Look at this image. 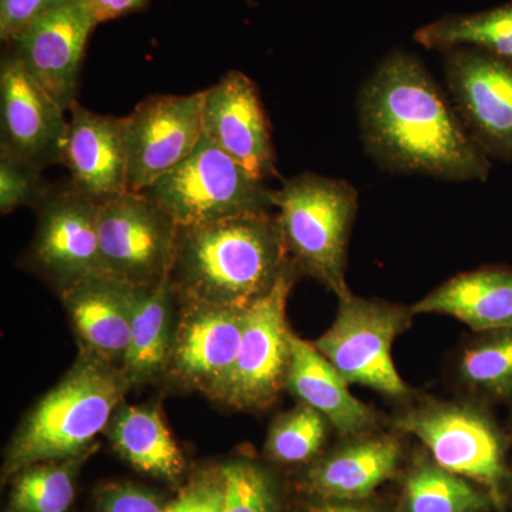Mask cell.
Instances as JSON below:
<instances>
[{
    "label": "cell",
    "instance_id": "obj_1",
    "mask_svg": "<svg viewBox=\"0 0 512 512\" xmlns=\"http://www.w3.org/2000/svg\"><path fill=\"white\" fill-rule=\"evenodd\" d=\"M369 153L389 170L448 181H485L487 153L474 140L417 57L394 52L359 99Z\"/></svg>",
    "mask_w": 512,
    "mask_h": 512
},
{
    "label": "cell",
    "instance_id": "obj_2",
    "mask_svg": "<svg viewBox=\"0 0 512 512\" xmlns=\"http://www.w3.org/2000/svg\"><path fill=\"white\" fill-rule=\"evenodd\" d=\"M291 269L271 212L178 227L170 279L178 301L245 309Z\"/></svg>",
    "mask_w": 512,
    "mask_h": 512
},
{
    "label": "cell",
    "instance_id": "obj_3",
    "mask_svg": "<svg viewBox=\"0 0 512 512\" xmlns=\"http://www.w3.org/2000/svg\"><path fill=\"white\" fill-rule=\"evenodd\" d=\"M130 389L121 369L80 352L20 423L6 451L5 476L35 464L86 457Z\"/></svg>",
    "mask_w": 512,
    "mask_h": 512
},
{
    "label": "cell",
    "instance_id": "obj_4",
    "mask_svg": "<svg viewBox=\"0 0 512 512\" xmlns=\"http://www.w3.org/2000/svg\"><path fill=\"white\" fill-rule=\"evenodd\" d=\"M357 201L348 181L313 173L296 175L276 191L275 217L293 265L338 298L350 291L346 261Z\"/></svg>",
    "mask_w": 512,
    "mask_h": 512
},
{
    "label": "cell",
    "instance_id": "obj_5",
    "mask_svg": "<svg viewBox=\"0 0 512 512\" xmlns=\"http://www.w3.org/2000/svg\"><path fill=\"white\" fill-rule=\"evenodd\" d=\"M392 427L419 439L439 466L481 485L501 504L512 474L507 437L483 402L426 397L397 413Z\"/></svg>",
    "mask_w": 512,
    "mask_h": 512
},
{
    "label": "cell",
    "instance_id": "obj_6",
    "mask_svg": "<svg viewBox=\"0 0 512 512\" xmlns=\"http://www.w3.org/2000/svg\"><path fill=\"white\" fill-rule=\"evenodd\" d=\"M178 227L271 214L276 191L202 134L190 156L143 191Z\"/></svg>",
    "mask_w": 512,
    "mask_h": 512
},
{
    "label": "cell",
    "instance_id": "obj_7",
    "mask_svg": "<svg viewBox=\"0 0 512 512\" xmlns=\"http://www.w3.org/2000/svg\"><path fill=\"white\" fill-rule=\"evenodd\" d=\"M412 308L348 292L338 298L330 328L313 343L350 384L404 400L410 389L397 372L392 348L412 325Z\"/></svg>",
    "mask_w": 512,
    "mask_h": 512
},
{
    "label": "cell",
    "instance_id": "obj_8",
    "mask_svg": "<svg viewBox=\"0 0 512 512\" xmlns=\"http://www.w3.org/2000/svg\"><path fill=\"white\" fill-rule=\"evenodd\" d=\"M178 225L143 192H127L99 205V271L130 288L170 278Z\"/></svg>",
    "mask_w": 512,
    "mask_h": 512
},
{
    "label": "cell",
    "instance_id": "obj_9",
    "mask_svg": "<svg viewBox=\"0 0 512 512\" xmlns=\"http://www.w3.org/2000/svg\"><path fill=\"white\" fill-rule=\"evenodd\" d=\"M296 274L298 269L286 272L271 292L248 306L222 403L241 410L265 409L285 389L292 359L286 303Z\"/></svg>",
    "mask_w": 512,
    "mask_h": 512
},
{
    "label": "cell",
    "instance_id": "obj_10",
    "mask_svg": "<svg viewBox=\"0 0 512 512\" xmlns=\"http://www.w3.org/2000/svg\"><path fill=\"white\" fill-rule=\"evenodd\" d=\"M204 92L147 97L123 117L128 192H143L200 143Z\"/></svg>",
    "mask_w": 512,
    "mask_h": 512
},
{
    "label": "cell",
    "instance_id": "obj_11",
    "mask_svg": "<svg viewBox=\"0 0 512 512\" xmlns=\"http://www.w3.org/2000/svg\"><path fill=\"white\" fill-rule=\"evenodd\" d=\"M39 218L29 261L62 293L100 274L97 214L99 205L72 184L52 187L37 205Z\"/></svg>",
    "mask_w": 512,
    "mask_h": 512
},
{
    "label": "cell",
    "instance_id": "obj_12",
    "mask_svg": "<svg viewBox=\"0 0 512 512\" xmlns=\"http://www.w3.org/2000/svg\"><path fill=\"white\" fill-rule=\"evenodd\" d=\"M177 326L167 373L175 383L222 399L237 360L247 308L178 301Z\"/></svg>",
    "mask_w": 512,
    "mask_h": 512
},
{
    "label": "cell",
    "instance_id": "obj_13",
    "mask_svg": "<svg viewBox=\"0 0 512 512\" xmlns=\"http://www.w3.org/2000/svg\"><path fill=\"white\" fill-rule=\"evenodd\" d=\"M66 111L9 49L0 62V153L40 170L62 164Z\"/></svg>",
    "mask_w": 512,
    "mask_h": 512
},
{
    "label": "cell",
    "instance_id": "obj_14",
    "mask_svg": "<svg viewBox=\"0 0 512 512\" xmlns=\"http://www.w3.org/2000/svg\"><path fill=\"white\" fill-rule=\"evenodd\" d=\"M444 72L460 117L485 153L512 158V63L471 47L447 50Z\"/></svg>",
    "mask_w": 512,
    "mask_h": 512
},
{
    "label": "cell",
    "instance_id": "obj_15",
    "mask_svg": "<svg viewBox=\"0 0 512 512\" xmlns=\"http://www.w3.org/2000/svg\"><path fill=\"white\" fill-rule=\"evenodd\" d=\"M202 92L204 136L259 180L278 177L271 126L256 84L231 70Z\"/></svg>",
    "mask_w": 512,
    "mask_h": 512
},
{
    "label": "cell",
    "instance_id": "obj_16",
    "mask_svg": "<svg viewBox=\"0 0 512 512\" xmlns=\"http://www.w3.org/2000/svg\"><path fill=\"white\" fill-rule=\"evenodd\" d=\"M96 28L76 0L50 10L10 40L28 72L66 113L77 101L87 39Z\"/></svg>",
    "mask_w": 512,
    "mask_h": 512
},
{
    "label": "cell",
    "instance_id": "obj_17",
    "mask_svg": "<svg viewBox=\"0 0 512 512\" xmlns=\"http://www.w3.org/2000/svg\"><path fill=\"white\" fill-rule=\"evenodd\" d=\"M69 113L62 164L70 184L97 205L127 194L123 119L94 113L77 101Z\"/></svg>",
    "mask_w": 512,
    "mask_h": 512
},
{
    "label": "cell",
    "instance_id": "obj_18",
    "mask_svg": "<svg viewBox=\"0 0 512 512\" xmlns=\"http://www.w3.org/2000/svg\"><path fill=\"white\" fill-rule=\"evenodd\" d=\"M399 433L380 429L343 437L342 443L318 458L306 474V488L320 500H367L396 476L402 464Z\"/></svg>",
    "mask_w": 512,
    "mask_h": 512
},
{
    "label": "cell",
    "instance_id": "obj_19",
    "mask_svg": "<svg viewBox=\"0 0 512 512\" xmlns=\"http://www.w3.org/2000/svg\"><path fill=\"white\" fill-rule=\"evenodd\" d=\"M60 295L80 352L121 369L130 343L133 288L97 274Z\"/></svg>",
    "mask_w": 512,
    "mask_h": 512
},
{
    "label": "cell",
    "instance_id": "obj_20",
    "mask_svg": "<svg viewBox=\"0 0 512 512\" xmlns=\"http://www.w3.org/2000/svg\"><path fill=\"white\" fill-rule=\"evenodd\" d=\"M291 343L292 359L285 389L299 403L322 414L342 439L380 429L379 414L350 393L349 383L313 343L295 333Z\"/></svg>",
    "mask_w": 512,
    "mask_h": 512
},
{
    "label": "cell",
    "instance_id": "obj_21",
    "mask_svg": "<svg viewBox=\"0 0 512 512\" xmlns=\"http://www.w3.org/2000/svg\"><path fill=\"white\" fill-rule=\"evenodd\" d=\"M177 303L170 278L133 288L130 343L121 367L131 387L154 382L167 373L177 326Z\"/></svg>",
    "mask_w": 512,
    "mask_h": 512
},
{
    "label": "cell",
    "instance_id": "obj_22",
    "mask_svg": "<svg viewBox=\"0 0 512 512\" xmlns=\"http://www.w3.org/2000/svg\"><path fill=\"white\" fill-rule=\"evenodd\" d=\"M414 315L439 313L474 332L512 326V269L483 268L444 282L412 306Z\"/></svg>",
    "mask_w": 512,
    "mask_h": 512
},
{
    "label": "cell",
    "instance_id": "obj_23",
    "mask_svg": "<svg viewBox=\"0 0 512 512\" xmlns=\"http://www.w3.org/2000/svg\"><path fill=\"white\" fill-rule=\"evenodd\" d=\"M111 446L141 473L175 481L185 460L156 406L121 403L106 429Z\"/></svg>",
    "mask_w": 512,
    "mask_h": 512
},
{
    "label": "cell",
    "instance_id": "obj_24",
    "mask_svg": "<svg viewBox=\"0 0 512 512\" xmlns=\"http://www.w3.org/2000/svg\"><path fill=\"white\" fill-rule=\"evenodd\" d=\"M494 505L485 488L451 473L431 457L414 464L400 497V512H490Z\"/></svg>",
    "mask_w": 512,
    "mask_h": 512
},
{
    "label": "cell",
    "instance_id": "obj_25",
    "mask_svg": "<svg viewBox=\"0 0 512 512\" xmlns=\"http://www.w3.org/2000/svg\"><path fill=\"white\" fill-rule=\"evenodd\" d=\"M476 333L458 356L461 386L480 402L512 403V326Z\"/></svg>",
    "mask_w": 512,
    "mask_h": 512
},
{
    "label": "cell",
    "instance_id": "obj_26",
    "mask_svg": "<svg viewBox=\"0 0 512 512\" xmlns=\"http://www.w3.org/2000/svg\"><path fill=\"white\" fill-rule=\"evenodd\" d=\"M427 49L471 47L512 63V3L473 15H450L417 30Z\"/></svg>",
    "mask_w": 512,
    "mask_h": 512
},
{
    "label": "cell",
    "instance_id": "obj_27",
    "mask_svg": "<svg viewBox=\"0 0 512 512\" xmlns=\"http://www.w3.org/2000/svg\"><path fill=\"white\" fill-rule=\"evenodd\" d=\"M82 458L35 464L20 471L10 491L8 512L69 511L76 497L74 476Z\"/></svg>",
    "mask_w": 512,
    "mask_h": 512
},
{
    "label": "cell",
    "instance_id": "obj_28",
    "mask_svg": "<svg viewBox=\"0 0 512 512\" xmlns=\"http://www.w3.org/2000/svg\"><path fill=\"white\" fill-rule=\"evenodd\" d=\"M332 426L312 407L299 403L295 409L279 414L269 427L265 451L279 464H302L316 458Z\"/></svg>",
    "mask_w": 512,
    "mask_h": 512
},
{
    "label": "cell",
    "instance_id": "obj_29",
    "mask_svg": "<svg viewBox=\"0 0 512 512\" xmlns=\"http://www.w3.org/2000/svg\"><path fill=\"white\" fill-rule=\"evenodd\" d=\"M224 484L222 512H281L274 478L259 464L234 460L220 468Z\"/></svg>",
    "mask_w": 512,
    "mask_h": 512
},
{
    "label": "cell",
    "instance_id": "obj_30",
    "mask_svg": "<svg viewBox=\"0 0 512 512\" xmlns=\"http://www.w3.org/2000/svg\"><path fill=\"white\" fill-rule=\"evenodd\" d=\"M43 170L0 153V212L8 215L22 207H36L52 185L45 183Z\"/></svg>",
    "mask_w": 512,
    "mask_h": 512
},
{
    "label": "cell",
    "instance_id": "obj_31",
    "mask_svg": "<svg viewBox=\"0 0 512 512\" xmlns=\"http://www.w3.org/2000/svg\"><path fill=\"white\" fill-rule=\"evenodd\" d=\"M224 508V484L221 470L202 474L178 494L164 512H222Z\"/></svg>",
    "mask_w": 512,
    "mask_h": 512
},
{
    "label": "cell",
    "instance_id": "obj_32",
    "mask_svg": "<svg viewBox=\"0 0 512 512\" xmlns=\"http://www.w3.org/2000/svg\"><path fill=\"white\" fill-rule=\"evenodd\" d=\"M156 495L130 483L109 485L101 491L97 512H164Z\"/></svg>",
    "mask_w": 512,
    "mask_h": 512
},
{
    "label": "cell",
    "instance_id": "obj_33",
    "mask_svg": "<svg viewBox=\"0 0 512 512\" xmlns=\"http://www.w3.org/2000/svg\"><path fill=\"white\" fill-rule=\"evenodd\" d=\"M69 0H0V37L10 42L30 23Z\"/></svg>",
    "mask_w": 512,
    "mask_h": 512
},
{
    "label": "cell",
    "instance_id": "obj_34",
    "mask_svg": "<svg viewBox=\"0 0 512 512\" xmlns=\"http://www.w3.org/2000/svg\"><path fill=\"white\" fill-rule=\"evenodd\" d=\"M76 2L82 6L93 25L97 26L100 23L136 12L143 8L148 0H76Z\"/></svg>",
    "mask_w": 512,
    "mask_h": 512
},
{
    "label": "cell",
    "instance_id": "obj_35",
    "mask_svg": "<svg viewBox=\"0 0 512 512\" xmlns=\"http://www.w3.org/2000/svg\"><path fill=\"white\" fill-rule=\"evenodd\" d=\"M303 512H383L373 505L362 501L320 500L308 505Z\"/></svg>",
    "mask_w": 512,
    "mask_h": 512
},
{
    "label": "cell",
    "instance_id": "obj_36",
    "mask_svg": "<svg viewBox=\"0 0 512 512\" xmlns=\"http://www.w3.org/2000/svg\"><path fill=\"white\" fill-rule=\"evenodd\" d=\"M510 490H511V501H512V474H511V481H510Z\"/></svg>",
    "mask_w": 512,
    "mask_h": 512
}]
</instances>
